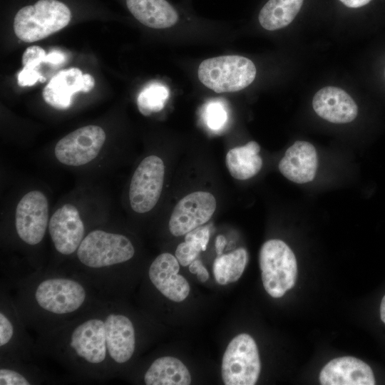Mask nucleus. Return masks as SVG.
Listing matches in <instances>:
<instances>
[{
    "instance_id": "obj_1",
    "label": "nucleus",
    "mask_w": 385,
    "mask_h": 385,
    "mask_svg": "<svg viewBox=\"0 0 385 385\" xmlns=\"http://www.w3.org/2000/svg\"><path fill=\"white\" fill-rule=\"evenodd\" d=\"M71 14L57 0H39L19 10L14 20L16 36L27 43L43 39L66 27Z\"/></svg>"
},
{
    "instance_id": "obj_2",
    "label": "nucleus",
    "mask_w": 385,
    "mask_h": 385,
    "mask_svg": "<svg viewBox=\"0 0 385 385\" xmlns=\"http://www.w3.org/2000/svg\"><path fill=\"white\" fill-rule=\"evenodd\" d=\"M197 76L203 85L216 93L235 92L252 83L256 68L247 58L221 56L204 60L198 67Z\"/></svg>"
},
{
    "instance_id": "obj_3",
    "label": "nucleus",
    "mask_w": 385,
    "mask_h": 385,
    "mask_svg": "<svg viewBox=\"0 0 385 385\" xmlns=\"http://www.w3.org/2000/svg\"><path fill=\"white\" fill-rule=\"evenodd\" d=\"M259 262L263 286L271 297H281L294 286L297 275L296 257L282 240L265 242L260 251Z\"/></svg>"
},
{
    "instance_id": "obj_4",
    "label": "nucleus",
    "mask_w": 385,
    "mask_h": 385,
    "mask_svg": "<svg viewBox=\"0 0 385 385\" xmlns=\"http://www.w3.org/2000/svg\"><path fill=\"white\" fill-rule=\"evenodd\" d=\"M134 247L125 235L95 230L82 240L77 250L79 261L91 268H102L130 260Z\"/></svg>"
},
{
    "instance_id": "obj_5",
    "label": "nucleus",
    "mask_w": 385,
    "mask_h": 385,
    "mask_svg": "<svg viewBox=\"0 0 385 385\" xmlns=\"http://www.w3.org/2000/svg\"><path fill=\"white\" fill-rule=\"evenodd\" d=\"M261 363L257 346L247 334L235 337L229 343L222 361V378L226 385L255 384Z\"/></svg>"
},
{
    "instance_id": "obj_6",
    "label": "nucleus",
    "mask_w": 385,
    "mask_h": 385,
    "mask_svg": "<svg viewBox=\"0 0 385 385\" xmlns=\"http://www.w3.org/2000/svg\"><path fill=\"white\" fill-rule=\"evenodd\" d=\"M165 165L156 155L145 158L135 169L129 188L131 208L138 213L150 211L157 204L163 186Z\"/></svg>"
},
{
    "instance_id": "obj_7",
    "label": "nucleus",
    "mask_w": 385,
    "mask_h": 385,
    "mask_svg": "<svg viewBox=\"0 0 385 385\" xmlns=\"http://www.w3.org/2000/svg\"><path fill=\"white\" fill-rule=\"evenodd\" d=\"M106 135L94 125L78 128L63 137L54 148L56 159L69 166H81L94 160L100 153Z\"/></svg>"
},
{
    "instance_id": "obj_8",
    "label": "nucleus",
    "mask_w": 385,
    "mask_h": 385,
    "mask_svg": "<svg viewBox=\"0 0 385 385\" xmlns=\"http://www.w3.org/2000/svg\"><path fill=\"white\" fill-rule=\"evenodd\" d=\"M37 304L56 314L77 311L85 302L86 292L78 282L68 278L54 277L40 282L34 292Z\"/></svg>"
},
{
    "instance_id": "obj_9",
    "label": "nucleus",
    "mask_w": 385,
    "mask_h": 385,
    "mask_svg": "<svg viewBox=\"0 0 385 385\" xmlns=\"http://www.w3.org/2000/svg\"><path fill=\"white\" fill-rule=\"evenodd\" d=\"M48 224V202L39 190L27 192L19 202L15 212L16 232L21 240L30 245L43 240Z\"/></svg>"
},
{
    "instance_id": "obj_10",
    "label": "nucleus",
    "mask_w": 385,
    "mask_h": 385,
    "mask_svg": "<svg viewBox=\"0 0 385 385\" xmlns=\"http://www.w3.org/2000/svg\"><path fill=\"white\" fill-rule=\"evenodd\" d=\"M216 209L212 194L205 191L191 192L175 206L169 220V230L178 237L209 221Z\"/></svg>"
},
{
    "instance_id": "obj_11",
    "label": "nucleus",
    "mask_w": 385,
    "mask_h": 385,
    "mask_svg": "<svg viewBox=\"0 0 385 385\" xmlns=\"http://www.w3.org/2000/svg\"><path fill=\"white\" fill-rule=\"evenodd\" d=\"M48 231L56 250L69 255L76 251L83 240L84 225L78 209L65 204L51 216Z\"/></svg>"
},
{
    "instance_id": "obj_12",
    "label": "nucleus",
    "mask_w": 385,
    "mask_h": 385,
    "mask_svg": "<svg viewBox=\"0 0 385 385\" xmlns=\"http://www.w3.org/2000/svg\"><path fill=\"white\" fill-rule=\"evenodd\" d=\"M94 86L92 76L83 73L78 68H70L59 71L49 81L43 91V98L51 106L64 110L71 106L76 93L89 92Z\"/></svg>"
},
{
    "instance_id": "obj_13",
    "label": "nucleus",
    "mask_w": 385,
    "mask_h": 385,
    "mask_svg": "<svg viewBox=\"0 0 385 385\" xmlns=\"http://www.w3.org/2000/svg\"><path fill=\"white\" fill-rule=\"evenodd\" d=\"M70 346L86 363L98 365L106 358L105 321L93 318L84 321L73 331Z\"/></svg>"
},
{
    "instance_id": "obj_14",
    "label": "nucleus",
    "mask_w": 385,
    "mask_h": 385,
    "mask_svg": "<svg viewBox=\"0 0 385 385\" xmlns=\"http://www.w3.org/2000/svg\"><path fill=\"white\" fill-rule=\"evenodd\" d=\"M179 262L170 253L158 255L149 268V277L157 289L169 299L180 302L190 293V285L187 279L178 274Z\"/></svg>"
},
{
    "instance_id": "obj_15",
    "label": "nucleus",
    "mask_w": 385,
    "mask_h": 385,
    "mask_svg": "<svg viewBox=\"0 0 385 385\" xmlns=\"http://www.w3.org/2000/svg\"><path fill=\"white\" fill-rule=\"evenodd\" d=\"M322 385H374L375 378L371 367L352 356H342L328 362L319 374Z\"/></svg>"
},
{
    "instance_id": "obj_16",
    "label": "nucleus",
    "mask_w": 385,
    "mask_h": 385,
    "mask_svg": "<svg viewBox=\"0 0 385 385\" xmlns=\"http://www.w3.org/2000/svg\"><path fill=\"white\" fill-rule=\"evenodd\" d=\"M312 106L319 117L333 123H350L358 113L353 98L342 88L334 86L319 90L313 98Z\"/></svg>"
},
{
    "instance_id": "obj_17",
    "label": "nucleus",
    "mask_w": 385,
    "mask_h": 385,
    "mask_svg": "<svg viewBox=\"0 0 385 385\" xmlns=\"http://www.w3.org/2000/svg\"><path fill=\"white\" fill-rule=\"evenodd\" d=\"M317 165V154L313 145L298 140L286 150L279 163V170L288 180L303 184L314 178Z\"/></svg>"
},
{
    "instance_id": "obj_18",
    "label": "nucleus",
    "mask_w": 385,
    "mask_h": 385,
    "mask_svg": "<svg viewBox=\"0 0 385 385\" xmlns=\"http://www.w3.org/2000/svg\"><path fill=\"white\" fill-rule=\"evenodd\" d=\"M107 351L117 364H124L132 357L135 346L133 324L126 316L111 313L105 319Z\"/></svg>"
},
{
    "instance_id": "obj_19",
    "label": "nucleus",
    "mask_w": 385,
    "mask_h": 385,
    "mask_svg": "<svg viewBox=\"0 0 385 385\" xmlns=\"http://www.w3.org/2000/svg\"><path fill=\"white\" fill-rule=\"evenodd\" d=\"M126 5L138 21L150 28H169L178 20L176 10L166 0H126Z\"/></svg>"
},
{
    "instance_id": "obj_20",
    "label": "nucleus",
    "mask_w": 385,
    "mask_h": 385,
    "mask_svg": "<svg viewBox=\"0 0 385 385\" xmlns=\"http://www.w3.org/2000/svg\"><path fill=\"white\" fill-rule=\"evenodd\" d=\"M260 150V146L255 141L230 149L226 155L225 162L232 177L245 180L256 175L262 167Z\"/></svg>"
},
{
    "instance_id": "obj_21",
    "label": "nucleus",
    "mask_w": 385,
    "mask_h": 385,
    "mask_svg": "<svg viewBox=\"0 0 385 385\" xmlns=\"http://www.w3.org/2000/svg\"><path fill=\"white\" fill-rule=\"evenodd\" d=\"M144 381L147 385H189L191 376L180 360L163 356L152 363L145 374Z\"/></svg>"
},
{
    "instance_id": "obj_22",
    "label": "nucleus",
    "mask_w": 385,
    "mask_h": 385,
    "mask_svg": "<svg viewBox=\"0 0 385 385\" xmlns=\"http://www.w3.org/2000/svg\"><path fill=\"white\" fill-rule=\"evenodd\" d=\"M303 0H269L259 14V22L268 31L288 26L296 17Z\"/></svg>"
},
{
    "instance_id": "obj_23",
    "label": "nucleus",
    "mask_w": 385,
    "mask_h": 385,
    "mask_svg": "<svg viewBox=\"0 0 385 385\" xmlns=\"http://www.w3.org/2000/svg\"><path fill=\"white\" fill-rule=\"evenodd\" d=\"M248 261V253L240 247L230 253L217 255L212 271L217 282L222 285L237 281L242 276Z\"/></svg>"
},
{
    "instance_id": "obj_24",
    "label": "nucleus",
    "mask_w": 385,
    "mask_h": 385,
    "mask_svg": "<svg viewBox=\"0 0 385 385\" xmlns=\"http://www.w3.org/2000/svg\"><path fill=\"white\" fill-rule=\"evenodd\" d=\"M170 96L168 87L159 82L148 84L139 93L137 105L139 111L145 116L161 111Z\"/></svg>"
},
{
    "instance_id": "obj_25",
    "label": "nucleus",
    "mask_w": 385,
    "mask_h": 385,
    "mask_svg": "<svg viewBox=\"0 0 385 385\" xmlns=\"http://www.w3.org/2000/svg\"><path fill=\"white\" fill-rule=\"evenodd\" d=\"M202 118L207 127L213 131H219L226 125L228 113L225 103L221 99L207 101L202 109Z\"/></svg>"
},
{
    "instance_id": "obj_26",
    "label": "nucleus",
    "mask_w": 385,
    "mask_h": 385,
    "mask_svg": "<svg viewBox=\"0 0 385 385\" xmlns=\"http://www.w3.org/2000/svg\"><path fill=\"white\" fill-rule=\"evenodd\" d=\"M46 53L38 46H31L26 49L22 56V64L24 68L39 70L40 66L44 63Z\"/></svg>"
},
{
    "instance_id": "obj_27",
    "label": "nucleus",
    "mask_w": 385,
    "mask_h": 385,
    "mask_svg": "<svg viewBox=\"0 0 385 385\" xmlns=\"http://www.w3.org/2000/svg\"><path fill=\"white\" fill-rule=\"evenodd\" d=\"M210 235V226L201 225L185 234V241L192 244L200 251H205L209 242Z\"/></svg>"
},
{
    "instance_id": "obj_28",
    "label": "nucleus",
    "mask_w": 385,
    "mask_h": 385,
    "mask_svg": "<svg viewBox=\"0 0 385 385\" xmlns=\"http://www.w3.org/2000/svg\"><path fill=\"white\" fill-rule=\"evenodd\" d=\"M200 252L192 244L184 241L178 245L175 255L179 263L186 267L197 259Z\"/></svg>"
},
{
    "instance_id": "obj_29",
    "label": "nucleus",
    "mask_w": 385,
    "mask_h": 385,
    "mask_svg": "<svg viewBox=\"0 0 385 385\" xmlns=\"http://www.w3.org/2000/svg\"><path fill=\"white\" fill-rule=\"evenodd\" d=\"M1 385H29V381L16 371L9 369H0Z\"/></svg>"
},
{
    "instance_id": "obj_30",
    "label": "nucleus",
    "mask_w": 385,
    "mask_h": 385,
    "mask_svg": "<svg viewBox=\"0 0 385 385\" xmlns=\"http://www.w3.org/2000/svg\"><path fill=\"white\" fill-rule=\"evenodd\" d=\"M18 83L20 86H31L38 81H45V78L41 75L39 70L23 68L18 75Z\"/></svg>"
},
{
    "instance_id": "obj_31",
    "label": "nucleus",
    "mask_w": 385,
    "mask_h": 385,
    "mask_svg": "<svg viewBox=\"0 0 385 385\" xmlns=\"http://www.w3.org/2000/svg\"><path fill=\"white\" fill-rule=\"evenodd\" d=\"M14 326L10 319L2 312L0 313V346L7 344L14 336Z\"/></svg>"
},
{
    "instance_id": "obj_32",
    "label": "nucleus",
    "mask_w": 385,
    "mask_h": 385,
    "mask_svg": "<svg viewBox=\"0 0 385 385\" xmlns=\"http://www.w3.org/2000/svg\"><path fill=\"white\" fill-rule=\"evenodd\" d=\"M189 270L192 274H196L199 280L206 282L209 278V273L200 260H195L189 265Z\"/></svg>"
},
{
    "instance_id": "obj_33",
    "label": "nucleus",
    "mask_w": 385,
    "mask_h": 385,
    "mask_svg": "<svg viewBox=\"0 0 385 385\" xmlns=\"http://www.w3.org/2000/svg\"><path fill=\"white\" fill-rule=\"evenodd\" d=\"M66 61V55L63 51L53 49L46 54L44 63H48L52 66H61Z\"/></svg>"
},
{
    "instance_id": "obj_34",
    "label": "nucleus",
    "mask_w": 385,
    "mask_h": 385,
    "mask_svg": "<svg viewBox=\"0 0 385 385\" xmlns=\"http://www.w3.org/2000/svg\"><path fill=\"white\" fill-rule=\"evenodd\" d=\"M343 4L349 8H359L366 5L371 0H339Z\"/></svg>"
},
{
    "instance_id": "obj_35",
    "label": "nucleus",
    "mask_w": 385,
    "mask_h": 385,
    "mask_svg": "<svg viewBox=\"0 0 385 385\" xmlns=\"http://www.w3.org/2000/svg\"><path fill=\"white\" fill-rule=\"evenodd\" d=\"M226 243V238L223 235H220L217 236L215 241V250L217 255L222 254Z\"/></svg>"
},
{
    "instance_id": "obj_36",
    "label": "nucleus",
    "mask_w": 385,
    "mask_h": 385,
    "mask_svg": "<svg viewBox=\"0 0 385 385\" xmlns=\"http://www.w3.org/2000/svg\"><path fill=\"white\" fill-rule=\"evenodd\" d=\"M380 316L381 321L385 324V295L382 298L381 302Z\"/></svg>"
}]
</instances>
